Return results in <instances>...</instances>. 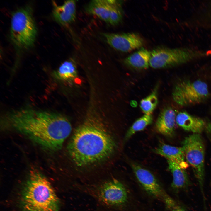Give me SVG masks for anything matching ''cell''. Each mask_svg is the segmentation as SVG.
<instances>
[{
    "instance_id": "1",
    "label": "cell",
    "mask_w": 211,
    "mask_h": 211,
    "mask_svg": "<svg viewBox=\"0 0 211 211\" xmlns=\"http://www.w3.org/2000/svg\"><path fill=\"white\" fill-rule=\"evenodd\" d=\"M1 120L3 130L18 132L52 151L61 149L72 130L69 122L63 115L30 108L7 113Z\"/></svg>"
},
{
    "instance_id": "2",
    "label": "cell",
    "mask_w": 211,
    "mask_h": 211,
    "mask_svg": "<svg viewBox=\"0 0 211 211\" xmlns=\"http://www.w3.org/2000/svg\"><path fill=\"white\" fill-rule=\"evenodd\" d=\"M115 147L113 138L103 124L96 118H91L76 130L67 149L75 164L84 166L106 159Z\"/></svg>"
},
{
    "instance_id": "3",
    "label": "cell",
    "mask_w": 211,
    "mask_h": 211,
    "mask_svg": "<svg viewBox=\"0 0 211 211\" xmlns=\"http://www.w3.org/2000/svg\"><path fill=\"white\" fill-rule=\"evenodd\" d=\"M21 201L25 211H59L58 199L51 184L38 171L30 173Z\"/></svg>"
},
{
    "instance_id": "4",
    "label": "cell",
    "mask_w": 211,
    "mask_h": 211,
    "mask_svg": "<svg viewBox=\"0 0 211 211\" xmlns=\"http://www.w3.org/2000/svg\"><path fill=\"white\" fill-rule=\"evenodd\" d=\"M37 28L29 6L20 8L13 13L10 30V38L18 48L27 49L33 45Z\"/></svg>"
},
{
    "instance_id": "5",
    "label": "cell",
    "mask_w": 211,
    "mask_h": 211,
    "mask_svg": "<svg viewBox=\"0 0 211 211\" xmlns=\"http://www.w3.org/2000/svg\"><path fill=\"white\" fill-rule=\"evenodd\" d=\"M182 144L185 159L193 168L205 201L203 184L205 149L203 140L200 134H193L186 137Z\"/></svg>"
},
{
    "instance_id": "6",
    "label": "cell",
    "mask_w": 211,
    "mask_h": 211,
    "mask_svg": "<svg viewBox=\"0 0 211 211\" xmlns=\"http://www.w3.org/2000/svg\"><path fill=\"white\" fill-rule=\"evenodd\" d=\"M210 92L207 83L201 80H183L177 83L172 92L174 101L186 106L202 102L207 98Z\"/></svg>"
},
{
    "instance_id": "7",
    "label": "cell",
    "mask_w": 211,
    "mask_h": 211,
    "mask_svg": "<svg viewBox=\"0 0 211 211\" xmlns=\"http://www.w3.org/2000/svg\"><path fill=\"white\" fill-rule=\"evenodd\" d=\"M204 54L183 48L158 47L151 52L149 66L155 69L173 67Z\"/></svg>"
},
{
    "instance_id": "8",
    "label": "cell",
    "mask_w": 211,
    "mask_h": 211,
    "mask_svg": "<svg viewBox=\"0 0 211 211\" xmlns=\"http://www.w3.org/2000/svg\"><path fill=\"white\" fill-rule=\"evenodd\" d=\"M96 194L102 203L110 206L121 205L125 203L127 199V193L124 186L115 179L98 185L96 189Z\"/></svg>"
},
{
    "instance_id": "9",
    "label": "cell",
    "mask_w": 211,
    "mask_h": 211,
    "mask_svg": "<svg viewBox=\"0 0 211 211\" xmlns=\"http://www.w3.org/2000/svg\"><path fill=\"white\" fill-rule=\"evenodd\" d=\"M132 167L139 182L149 194L165 203L171 198L165 192L154 176L149 171L136 164Z\"/></svg>"
},
{
    "instance_id": "10",
    "label": "cell",
    "mask_w": 211,
    "mask_h": 211,
    "mask_svg": "<svg viewBox=\"0 0 211 211\" xmlns=\"http://www.w3.org/2000/svg\"><path fill=\"white\" fill-rule=\"evenodd\" d=\"M103 35L111 47L123 52H129L140 48L144 43L141 36L133 33H104Z\"/></svg>"
},
{
    "instance_id": "11",
    "label": "cell",
    "mask_w": 211,
    "mask_h": 211,
    "mask_svg": "<svg viewBox=\"0 0 211 211\" xmlns=\"http://www.w3.org/2000/svg\"><path fill=\"white\" fill-rule=\"evenodd\" d=\"M177 124L184 130L192 132L193 134H200L205 129L211 127L203 119L191 115L186 111L179 112L176 115Z\"/></svg>"
},
{
    "instance_id": "12",
    "label": "cell",
    "mask_w": 211,
    "mask_h": 211,
    "mask_svg": "<svg viewBox=\"0 0 211 211\" xmlns=\"http://www.w3.org/2000/svg\"><path fill=\"white\" fill-rule=\"evenodd\" d=\"M53 15L59 24L67 25L74 22L76 18V2L74 0L65 1L61 5L53 3Z\"/></svg>"
},
{
    "instance_id": "13",
    "label": "cell",
    "mask_w": 211,
    "mask_h": 211,
    "mask_svg": "<svg viewBox=\"0 0 211 211\" xmlns=\"http://www.w3.org/2000/svg\"><path fill=\"white\" fill-rule=\"evenodd\" d=\"M176 115L175 111L171 108L164 109L160 113L156 122V127L157 130L166 136H172L175 131Z\"/></svg>"
},
{
    "instance_id": "14",
    "label": "cell",
    "mask_w": 211,
    "mask_h": 211,
    "mask_svg": "<svg viewBox=\"0 0 211 211\" xmlns=\"http://www.w3.org/2000/svg\"><path fill=\"white\" fill-rule=\"evenodd\" d=\"M156 154L166 158L167 160L176 163L186 169L188 164L185 161L183 147H177L163 144L155 150Z\"/></svg>"
},
{
    "instance_id": "15",
    "label": "cell",
    "mask_w": 211,
    "mask_h": 211,
    "mask_svg": "<svg viewBox=\"0 0 211 211\" xmlns=\"http://www.w3.org/2000/svg\"><path fill=\"white\" fill-rule=\"evenodd\" d=\"M167 161L168 169L173 176L172 187L176 190L188 188L190 182L185 169L176 163L168 160Z\"/></svg>"
},
{
    "instance_id": "16",
    "label": "cell",
    "mask_w": 211,
    "mask_h": 211,
    "mask_svg": "<svg viewBox=\"0 0 211 211\" xmlns=\"http://www.w3.org/2000/svg\"><path fill=\"white\" fill-rule=\"evenodd\" d=\"M151 52L142 48L134 52L124 60L127 66L137 69H146L148 68L151 57Z\"/></svg>"
},
{
    "instance_id": "17",
    "label": "cell",
    "mask_w": 211,
    "mask_h": 211,
    "mask_svg": "<svg viewBox=\"0 0 211 211\" xmlns=\"http://www.w3.org/2000/svg\"><path fill=\"white\" fill-rule=\"evenodd\" d=\"M85 10L88 14L95 16L109 23L110 4L108 0L92 1L87 5Z\"/></svg>"
},
{
    "instance_id": "18",
    "label": "cell",
    "mask_w": 211,
    "mask_h": 211,
    "mask_svg": "<svg viewBox=\"0 0 211 211\" xmlns=\"http://www.w3.org/2000/svg\"><path fill=\"white\" fill-rule=\"evenodd\" d=\"M55 73L57 77L59 79L69 81L76 76V68L72 61H66L61 64Z\"/></svg>"
},
{
    "instance_id": "19",
    "label": "cell",
    "mask_w": 211,
    "mask_h": 211,
    "mask_svg": "<svg viewBox=\"0 0 211 211\" xmlns=\"http://www.w3.org/2000/svg\"><path fill=\"white\" fill-rule=\"evenodd\" d=\"M152 116L151 115L144 114L136 120L128 130L125 137V140L128 139L137 132L144 130L152 122Z\"/></svg>"
},
{
    "instance_id": "20",
    "label": "cell",
    "mask_w": 211,
    "mask_h": 211,
    "mask_svg": "<svg viewBox=\"0 0 211 211\" xmlns=\"http://www.w3.org/2000/svg\"><path fill=\"white\" fill-rule=\"evenodd\" d=\"M156 89L150 94L141 101L140 107L145 114L151 115L157 106L158 98Z\"/></svg>"
},
{
    "instance_id": "21",
    "label": "cell",
    "mask_w": 211,
    "mask_h": 211,
    "mask_svg": "<svg viewBox=\"0 0 211 211\" xmlns=\"http://www.w3.org/2000/svg\"><path fill=\"white\" fill-rule=\"evenodd\" d=\"M110 4L109 23L113 25H117L122 21V15L120 4L118 1L108 0Z\"/></svg>"
},
{
    "instance_id": "22",
    "label": "cell",
    "mask_w": 211,
    "mask_h": 211,
    "mask_svg": "<svg viewBox=\"0 0 211 211\" xmlns=\"http://www.w3.org/2000/svg\"><path fill=\"white\" fill-rule=\"evenodd\" d=\"M166 205L171 211H187L172 198Z\"/></svg>"
}]
</instances>
